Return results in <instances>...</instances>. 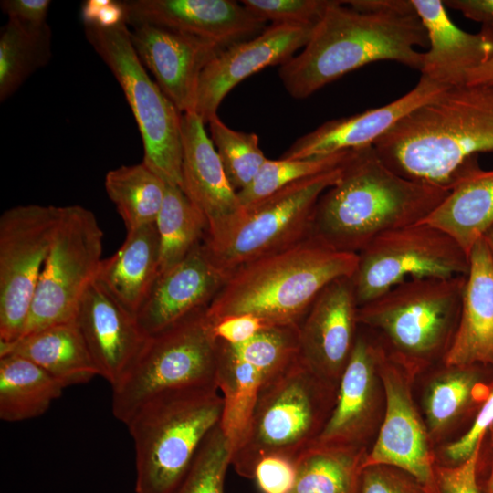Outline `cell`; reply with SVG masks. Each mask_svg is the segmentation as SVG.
Returning <instances> with one entry per match:
<instances>
[{
	"instance_id": "obj_35",
	"label": "cell",
	"mask_w": 493,
	"mask_h": 493,
	"mask_svg": "<svg viewBox=\"0 0 493 493\" xmlns=\"http://www.w3.org/2000/svg\"><path fill=\"white\" fill-rule=\"evenodd\" d=\"M477 366L448 367L451 371L431 384L425 411L432 431L442 430L475 401L487 398L490 391L479 381Z\"/></svg>"
},
{
	"instance_id": "obj_33",
	"label": "cell",
	"mask_w": 493,
	"mask_h": 493,
	"mask_svg": "<svg viewBox=\"0 0 493 493\" xmlns=\"http://www.w3.org/2000/svg\"><path fill=\"white\" fill-rule=\"evenodd\" d=\"M104 185L127 231L155 223L167 184L143 162L109 171Z\"/></svg>"
},
{
	"instance_id": "obj_43",
	"label": "cell",
	"mask_w": 493,
	"mask_h": 493,
	"mask_svg": "<svg viewBox=\"0 0 493 493\" xmlns=\"http://www.w3.org/2000/svg\"><path fill=\"white\" fill-rule=\"evenodd\" d=\"M216 340L228 343H240L249 340L268 326L262 319L252 314H239L211 320Z\"/></svg>"
},
{
	"instance_id": "obj_12",
	"label": "cell",
	"mask_w": 493,
	"mask_h": 493,
	"mask_svg": "<svg viewBox=\"0 0 493 493\" xmlns=\"http://www.w3.org/2000/svg\"><path fill=\"white\" fill-rule=\"evenodd\" d=\"M102 238V230L90 210L80 205L64 206L22 336L75 320L84 293L97 278Z\"/></svg>"
},
{
	"instance_id": "obj_42",
	"label": "cell",
	"mask_w": 493,
	"mask_h": 493,
	"mask_svg": "<svg viewBox=\"0 0 493 493\" xmlns=\"http://www.w3.org/2000/svg\"><path fill=\"white\" fill-rule=\"evenodd\" d=\"M482 444L465 461L456 467L438 471L441 493H479L477 467Z\"/></svg>"
},
{
	"instance_id": "obj_17",
	"label": "cell",
	"mask_w": 493,
	"mask_h": 493,
	"mask_svg": "<svg viewBox=\"0 0 493 493\" xmlns=\"http://www.w3.org/2000/svg\"><path fill=\"white\" fill-rule=\"evenodd\" d=\"M182 190L205 221L204 242L216 243L241 217L244 208L195 112L182 116Z\"/></svg>"
},
{
	"instance_id": "obj_28",
	"label": "cell",
	"mask_w": 493,
	"mask_h": 493,
	"mask_svg": "<svg viewBox=\"0 0 493 493\" xmlns=\"http://www.w3.org/2000/svg\"><path fill=\"white\" fill-rule=\"evenodd\" d=\"M5 355L27 359L64 388L99 375L75 320L27 333L12 342H0V357Z\"/></svg>"
},
{
	"instance_id": "obj_8",
	"label": "cell",
	"mask_w": 493,
	"mask_h": 493,
	"mask_svg": "<svg viewBox=\"0 0 493 493\" xmlns=\"http://www.w3.org/2000/svg\"><path fill=\"white\" fill-rule=\"evenodd\" d=\"M216 359L217 340L206 309L150 335L131 368L111 387L113 415L125 424L163 393L218 389Z\"/></svg>"
},
{
	"instance_id": "obj_36",
	"label": "cell",
	"mask_w": 493,
	"mask_h": 493,
	"mask_svg": "<svg viewBox=\"0 0 493 493\" xmlns=\"http://www.w3.org/2000/svg\"><path fill=\"white\" fill-rule=\"evenodd\" d=\"M351 152L298 159H267L255 180L237 192L239 201L243 208L248 207L288 184L340 167Z\"/></svg>"
},
{
	"instance_id": "obj_46",
	"label": "cell",
	"mask_w": 493,
	"mask_h": 493,
	"mask_svg": "<svg viewBox=\"0 0 493 493\" xmlns=\"http://www.w3.org/2000/svg\"><path fill=\"white\" fill-rule=\"evenodd\" d=\"M445 5L459 11L467 18L493 26V0H446Z\"/></svg>"
},
{
	"instance_id": "obj_23",
	"label": "cell",
	"mask_w": 493,
	"mask_h": 493,
	"mask_svg": "<svg viewBox=\"0 0 493 493\" xmlns=\"http://www.w3.org/2000/svg\"><path fill=\"white\" fill-rule=\"evenodd\" d=\"M446 89L421 76L414 89L390 103L324 122L297 139L281 158H307L372 146L398 121Z\"/></svg>"
},
{
	"instance_id": "obj_20",
	"label": "cell",
	"mask_w": 493,
	"mask_h": 493,
	"mask_svg": "<svg viewBox=\"0 0 493 493\" xmlns=\"http://www.w3.org/2000/svg\"><path fill=\"white\" fill-rule=\"evenodd\" d=\"M131 27L130 35L133 47L162 91L183 114L194 112L200 75L223 48L151 24Z\"/></svg>"
},
{
	"instance_id": "obj_31",
	"label": "cell",
	"mask_w": 493,
	"mask_h": 493,
	"mask_svg": "<svg viewBox=\"0 0 493 493\" xmlns=\"http://www.w3.org/2000/svg\"><path fill=\"white\" fill-rule=\"evenodd\" d=\"M51 29L8 19L0 31V101H5L49 62Z\"/></svg>"
},
{
	"instance_id": "obj_26",
	"label": "cell",
	"mask_w": 493,
	"mask_h": 493,
	"mask_svg": "<svg viewBox=\"0 0 493 493\" xmlns=\"http://www.w3.org/2000/svg\"><path fill=\"white\" fill-rule=\"evenodd\" d=\"M446 367H493V262L482 237L469 253V268Z\"/></svg>"
},
{
	"instance_id": "obj_41",
	"label": "cell",
	"mask_w": 493,
	"mask_h": 493,
	"mask_svg": "<svg viewBox=\"0 0 493 493\" xmlns=\"http://www.w3.org/2000/svg\"><path fill=\"white\" fill-rule=\"evenodd\" d=\"M493 426V389L483 402L477 416L468 429L458 440L446 448L448 458L458 464L467 459L482 444L487 432Z\"/></svg>"
},
{
	"instance_id": "obj_3",
	"label": "cell",
	"mask_w": 493,
	"mask_h": 493,
	"mask_svg": "<svg viewBox=\"0 0 493 493\" xmlns=\"http://www.w3.org/2000/svg\"><path fill=\"white\" fill-rule=\"evenodd\" d=\"M373 147L396 173L450 189L472 157L493 151V83L445 90Z\"/></svg>"
},
{
	"instance_id": "obj_50",
	"label": "cell",
	"mask_w": 493,
	"mask_h": 493,
	"mask_svg": "<svg viewBox=\"0 0 493 493\" xmlns=\"http://www.w3.org/2000/svg\"><path fill=\"white\" fill-rule=\"evenodd\" d=\"M483 238L487 243L493 262V226L486 232Z\"/></svg>"
},
{
	"instance_id": "obj_25",
	"label": "cell",
	"mask_w": 493,
	"mask_h": 493,
	"mask_svg": "<svg viewBox=\"0 0 493 493\" xmlns=\"http://www.w3.org/2000/svg\"><path fill=\"white\" fill-rule=\"evenodd\" d=\"M383 348L360 330L341 375L331 413L313 444L358 449L374 404L375 379Z\"/></svg>"
},
{
	"instance_id": "obj_30",
	"label": "cell",
	"mask_w": 493,
	"mask_h": 493,
	"mask_svg": "<svg viewBox=\"0 0 493 493\" xmlns=\"http://www.w3.org/2000/svg\"><path fill=\"white\" fill-rule=\"evenodd\" d=\"M64 387L34 362L17 355L0 357V418L20 422L43 414Z\"/></svg>"
},
{
	"instance_id": "obj_32",
	"label": "cell",
	"mask_w": 493,
	"mask_h": 493,
	"mask_svg": "<svg viewBox=\"0 0 493 493\" xmlns=\"http://www.w3.org/2000/svg\"><path fill=\"white\" fill-rule=\"evenodd\" d=\"M362 459L359 449L312 444L294 461L288 493H356Z\"/></svg>"
},
{
	"instance_id": "obj_49",
	"label": "cell",
	"mask_w": 493,
	"mask_h": 493,
	"mask_svg": "<svg viewBox=\"0 0 493 493\" xmlns=\"http://www.w3.org/2000/svg\"><path fill=\"white\" fill-rule=\"evenodd\" d=\"M490 432V463L489 470L487 478L482 486L478 483L479 493H493V426L489 429Z\"/></svg>"
},
{
	"instance_id": "obj_2",
	"label": "cell",
	"mask_w": 493,
	"mask_h": 493,
	"mask_svg": "<svg viewBox=\"0 0 493 493\" xmlns=\"http://www.w3.org/2000/svg\"><path fill=\"white\" fill-rule=\"evenodd\" d=\"M448 192L396 173L373 145L355 149L337 183L318 200L310 236L358 254L379 235L422 222Z\"/></svg>"
},
{
	"instance_id": "obj_16",
	"label": "cell",
	"mask_w": 493,
	"mask_h": 493,
	"mask_svg": "<svg viewBox=\"0 0 493 493\" xmlns=\"http://www.w3.org/2000/svg\"><path fill=\"white\" fill-rule=\"evenodd\" d=\"M358 310L351 278H340L321 290L299 325V360L336 386L356 341Z\"/></svg>"
},
{
	"instance_id": "obj_39",
	"label": "cell",
	"mask_w": 493,
	"mask_h": 493,
	"mask_svg": "<svg viewBox=\"0 0 493 493\" xmlns=\"http://www.w3.org/2000/svg\"><path fill=\"white\" fill-rule=\"evenodd\" d=\"M334 0H243L258 18L276 25L316 26Z\"/></svg>"
},
{
	"instance_id": "obj_1",
	"label": "cell",
	"mask_w": 493,
	"mask_h": 493,
	"mask_svg": "<svg viewBox=\"0 0 493 493\" xmlns=\"http://www.w3.org/2000/svg\"><path fill=\"white\" fill-rule=\"evenodd\" d=\"M426 31L411 0L389 10L360 11L334 0L302 51L280 66L288 93L306 99L367 64L389 60L420 71Z\"/></svg>"
},
{
	"instance_id": "obj_38",
	"label": "cell",
	"mask_w": 493,
	"mask_h": 493,
	"mask_svg": "<svg viewBox=\"0 0 493 493\" xmlns=\"http://www.w3.org/2000/svg\"><path fill=\"white\" fill-rule=\"evenodd\" d=\"M232 451L233 444L220 423L203 441L175 493H224Z\"/></svg>"
},
{
	"instance_id": "obj_9",
	"label": "cell",
	"mask_w": 493,
	"mask_h": 493,
	"mask_svg": "<svg viewBox=\"0 0 493 493\" xmlns=\"http://www.w3.org/2000/svg\"><path fill=\"white\" fill-rule=\"evenodd\" d=\"M85 36L123 90L140 131L143 163L167 184L182 189V116L149 76L131 43L127 23L84 26Z\"/></svg>"
},
{
	"instance_id": "obj_37",
	"label": "cell",
	"mask_w": 493,
	"mask_h": 493,
	"mask_svg": "<svg viewBox=\"0 0 493 493\" xmlns=\"http://www.w3.org/2000/svg\"><path fill=\"white\" fill-rule=\"evenodd\" d=\"M208 124L210 138L231 185L236 192L246 188L267 159L259 147L257 135L229 128L218 115Z\"/></svg>"
},
{
	"instance_id": "obj_44",
	"label": "cell",
	"mask_w": 493,
	"mask_h": 493,
	"mask_svg": "<svg viewBox=\"0 0 493 493\" xmlns=\"http://www.w3.org/2000/svg\"><path fill=\"white\" fill-rule=\"evenodd\" d=\"M80 16L84 26L101 28L114 27L127 23L124 3L118 0L84 1L81 5Z\"/></svg>"
},
{
	"instance_id": "obj_4",
	"label": "cell",
	"mask_w": 493,
	"mask_h": 493,
	"mask_svg": "<svg viewBox=\"0 0 493 493\" xmlns=\"http://www.w3.org/2000/svg\"><path fill=\"white\" fill-rule=\"evenodd\" d=\"M358 254L339 251L309 236L232 272L206 309L211 320L252 314L268 326H299L321 290L351 278Z\"/></svg>"
},
{
	"instance_id": "obj_22",
	"label": "cell",
	"mask_w": 493,
	"mask_h": 493,
	"mask_svg": "<svg viewBox=\"0 0 493 493\" xmlns=\"http://www.w3.org/2000/svg\"><path fill=\"white\" fill-rule=\"evenodd\" d=\"M226 278L203 241L181 262L158 275L136 314L141 328L153 335L207 309Z\"/></svg>"
},
{
	"instance_id": "obj_24",
	"label": "cell",
	"mask_w": 493,
	"mask_h": 493,
	"mask_svg": "<svg viewBox=\"0 0 493 493\" xmlns=\"http://www.w3.org/2000/svg\"><path fill=\"white\" fill-rule=\"evenodd\" d=\"M411 1L428 38L421 76L447 89L465 85L468 73L493 54V27L469 33L452 22L443 1Z\"/></svg>"
},
{
	"instance_id": "obj_6",
	"label": "cell",
	"mask_w": 493,
	"mask_h": 493,
	"mask_svg": "<svg viewBox=\"0 0 493 493\" xmlns=\"http://www.w3.org/2000/svg\"><path fill=\"white\" fill-rule=\"evenodd\" d=\"M337 387L298 357L256 398L233 446L231 465L236 473L253 478L257 463L268 456L295 461L322 431L333 408Z\"/></svg>"
},
{
	"instance_id": "obj_14",
	"label": "cell",
	"mask_w": 493,
	"mask_h": 493,
	"mask_svg": "<svg viewBox=\"0 0 493 493\" xmlns=\"http://www.w3.org/2000/svg\"><path fill=\"white\" fill-rule=\"evenodd\" d=\"M299 357V326H270L240 343L217 340L216 378L225 409L222 426L233 446L259 392Z\"/></svg>"
},
{
	"instance_id": "obj_29",
	"label": "cell",
	"mask_w": 493,
	"mask_h": 493,
	"mask_svg": "<svg viewBox=\"0 0 493 493\" xmlns=\"http://www.w3.org/2000/svg\"><path fill=\"white\" fill-rule=\"evenodd\" d=\"M159 236L153 223L127 231L121 247L102 259L97 279L136 316L159 275Z\"/></svg>"
},
{
	"instance_id": "obj_7",
	"label": "cell",
	"mask_w": 493,
	"mask_h": 493,
	"mask_svg": "<svg viewBox=\"0 0 493 493\" xmlns=\"http://www.w3.org/2000/svg\"><path fill=\"white\" fill-rule=\"evenodd\" d=\"M466 276L413 279L359 307V325L380 335L398 364L445 358L458 326Z\"/></svg>"
},
{
	"instance_id": "obj_5",
	"label": "cell",
	"mask_w": 493,
	"mask_h": 493,
	"mask_svg": "<svg viewBox=\"0 0 493 493\" xmlns=\"http://www.w3.org/2000/svg\"><path fill=\"white\" fill-rule=\"evenodd\" d=\"M225 409L217 388L158 395L125 423L135 449L136 493H175Z\"/></svg>"
},
{
	"instance_id": "obj_47",
	"label": "cell",
	"mask_w": 493,
	"mask_h": 493,
	"mask_svg": "<svg viewBox=\"0 0 493 493\" xmlns=\"http://www.w3.org/2000/svg\"><path fill=\"white\" fill-rule=\"evenodd\" d=\"M360 493L402 492L390 478L377 472L374 467H370L361 472Z\"/></svg>"
},
{
	"instance_id": "obj_18",
	"label": "cell",
	"mask_w": 493,
	"mask_h": 493,
	"mask_svg": "<svg viewBox=\"0 0 493 493\" xmlns=\"http://www.w3.org/2000/svg\"><path fill=\"white\" fill-rule=\"evenodd\" d=\"M379 370L385 391L386 410L378 437L371 452L363 457L361 469L383 465L396 467L431 488L434 483L432 455L408 383L398 363L385 353Z\"/></svg>"
},
{
	"instance_id": "obj_15",
	"label": "cell",
	"mask_w": 493,
	"mask_h": 493,
	"mask_svg": "<svg viewBox=\"0 0 493 493\" xmlns=\"http://www.w3.org/2000/svg\"><path fill=\"white\" fill-rule=\"evenodd\" d=\"M315 26L272 24L254 37L221 50L200 75L194 112L208 123L237 84L267 67L286 63L306 46Z\"/></svg>"
},
{
	"instance_id": "obj_11",
	"label": "cell",
	"mask_w": 493,
	"mask_h": 493,
	"mask_svg": "<svg viewBox=\"0 0 493 493\" xmlns=\"http://www.w3.org/2000/svg\"><path fill=\"white\" fill-rule=\"evenodd\" d=\"M469 257L446 233L426 223L384 232L358 253L351 277L359 307L405 281L467 276Z\"/></svg>"
},
{
	"instance_id": "obj_13",
	"label": "cell",
	"mask_w": 493,
	"mask_h": 493,
	"mask_svg": "<svg viewBox=\"0 0 493 493\" xmlns=\"http://www.w3.org/2000/svg\"><path fill=\"white\" fill-rule=\"evenodd\" d=\"M63 207L26 205L0 217V342L24 332Z\"/></svg>"
},
{
	"instance_id": "obj_27",
	"label": "cell",
	"mask_w": 493,
	"mask_h": 493,
	"mask_svg": "<svg viewBox=\"0 0 493 493\" xmlns=\"http://www.w3.org/2000/svg\"><path fill=\"white\" fill-rule=\"evenodd\" d=\"M474 156L446 198L422 222L449 235L468 255L493 226V169L484 170Z\"/></svg>"
},
{
	"instance_id": "obj_45",
	"label": "cell",
	"mask_w": 493,
	"mask_h": 493,
	"mask_svg": "<svg viewBox=\"0 0 493 493\" xmlns=\"http://www.w3.org/2000/svg\"><path fill=\"white\" fill-rule=\"evenodd\" d=\"M51 1L49 0H2L0 7L8 19L24 24L41 26L47 24Z\"/></svg>"
},
{
	"instance_id": "obj_34",
	"label": "cell",
	"mask_w": 493,
	"mask_h": 493,
	"mask_svg": "<svg viewBox=\"0 0 493 493\" xmlns=\"http://www.w3.org/2000/svg\"><path fill=\"white\" fill-rule=\"evenodd\" d=\"M155 226L160 246L159 274L181 262L206 235L204 217L176 185L167 184Z\"/></svg>"
},
{
	"instance_id": "obj_21",
	"label": "cell",
	"mask_w": 493,
	"mask_h": 493,
	"mask_svg": "<svg viewBox=\"0 0 493 493\" xmlns=\"http://www.w3.org/2000/svg\"><path fill=\"white\" fill-rule=\"evenodd\" d=\"M75 320L99 375L114 386L137 359L149 335L136 316L97 278L84 293Z\"/></svg>"
},
{
	"instance_id": "obj_40",
	"label": "cell",
	"mask_w": 493,
	"mask_h": 493,
	"mask_svg": "<svg viewBox=\"0 0 493 493\" xmlns=\"http://www.w3.org/2000/svg\"><path fill=\"white\" fill-rule=\"evenodd\" d=\"M295 477L293 460L280 456H268L256 466L253 479L264 493H288Z\"/></svg>"
},
{
	"instance_id": "obj_10",
	"label": "cell",
	"mask_w": 493,
	"mask_h": 493,
	"mask_svg": "<svg viewBox=\"0 0 493 493\" xmlns=\"http://www.w3.org/2000/svg\"><path fill=\"white\" fill-rule=\"evenodd\" d=\"M342 165L288 184L244 208L241 217L219 241L204 242L215 265L228 277L246 264L309 238L317 202L337 183Z\"/></svg>"
},
{
	"instance_id": "obj_19",
	"label": "cell",
	"mask_w": 493,
	"mask_h": 493,
	"mask_svg": "<svg viewBox=\"0 0 493 493\" xmlns=\"http://www.w3.org/2000/svg\"><path fill=\"white\" fill-rule=\"evenodd\" d=\"M128 26L151 24L225 49L254 37L267 22L233 0H126Z\"/></svg>"
},
{
	"instance_id": "obj_48",
	"label": "cell",
	"mask_w": 493,
	"mask_h": 493,
	"mask_svg": "<svg viewBox=\"0 0 493 493\" xmlns=\"http://www.w3.org/2000/svg\"><path fill=\"white\" fill-rule=\"evenodd\" d=\"M488 83H493V54L487 62L468 73L465 85Z\"/></svg>"
}]
</instances>
